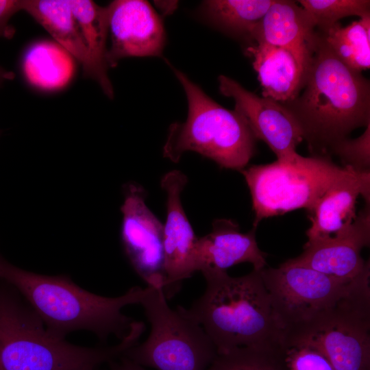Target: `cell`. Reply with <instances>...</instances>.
<instances>
[{
    "label": "cell",
    "instance_id": "8fae6325",
    "mask_svg": "<svg viewBox=\"0 0 370 370\" xmlns=\"http://www.w3.org/2000/svg\"><path fill=\"white\" fill-rule=\"evenodd\" d=\"M219 83L220 92L234 99V111L244 118L256 139L267 143L277 159L297 153V145L304 140L303 132L282 103L259 97L225 75L219 77Z\"/></svg>",
    "mask_w": 370,
    "mask_h": 370
},
{
    "label": "cell",
    "instance_id": "4dcf8cb0",
    "mask_svg": "<svg viewBox=\"0 0 370 370\" xmlns=\"http://www.w3.org/2000/svg\"><path fill=\"white\" fill-rule=\"evenodd\" d=\"M0 370H1V365H0Z\"/></svg>",
    "mask_w": 370,
    "mask_h": 370
},
{
    "label": "cell",
    "instance_id": "3957f363",
    "mask_svg": "<svg viewBox=\"0 0 370 370\" xmlns=\"http://www.w3.org/2000/svg\"><path fill=\"white\" fill-rule=\"evenodd\" d=\"M260 273L282 347L308 338L346 314L370 310V271L346 282L287 260Z\"/></svg>",
    "mask_w": 370,
    "mask_h": 370
},
{
    "label": "cell",
    "instance_id": "5bb4252c",
    "mask_svg": "<svg viewBox=\"0 0 370 370\" xmlns=\"http://www.w3.org/2000/svg\"><path fill=\"white\" fill-rule=\"evenodd\" d=\"M246 52L253 58L262 97L283 103L299 95L305 83L312 51L251 42Z\"/></svg>",
    "mask_w": 370,
    "mask_h": 370
},
{
    "label": "cell",
    "instance_id": "603a6c76",
    "mask_svg": "<svg viewBox=\"0 0 370 370\" xmlns=\"http://www.w3.org/2000/svg\"><path fill=\"white\" fill-rule=\"evenodd\" d=\"M273 0H210L203 8L210 21L230 34L249 37Z\"/></svg>",
    "mask_w": 370,
    "mask_h": 370
},
{
    "label": "cell",
    "instance_id": "e0dca14e",
    "mask_svg": "<svg viewBox=\"0 0 370 370\" xmlns=\"http://www.w3.org/2000/svg\"><path fill=\"white\" fill-rule=\"evenodd\" d=\"M361 195L370 203V171L352 169L336 182L308 212L311 225L306 231L308 241L333 236L356 217V206Z\"/></svg>",
    "mask_w": 370,
    "mask_h": 370
},
{
    "label": "cell",
    "instance_id": "ac0fdd59",
    "mask_svg": "<svg viewBox=\"0 0 370 370\" xmlns=\"http://www.w3.org/2000/svg\"><path fill=\"white\" fill-rule=\"evenodd\" d=\"M315 38V23L301 6L295 1L273 0L248 41L312 51Z\"/></svg>",
    "mask_w": 370,
    "mask_h": 370
},
{
    "label": "cell",
    "instance_id": "277c9868",
    "mask_svg": "<svg viewBox=\"0 0 370 370\" xmlns=\"http://www.w3.org/2000/svg\"><path fill=\"white\" fill-rule=\"evenodd\" d=\"M0 280L12 286L42 319L61 336L88 330L104 341L111 334L120 341L134 321L122 309L140 304L145 288L134 286L124 295L106 297L90 293L64 275H39L18 268L0 256Z\"/></svg>",
    "mask_w": 370,
    "mask_h": 370
},
{
    "label": "cell",
    "instance_id": "4316f807",
    "mask_svg": "<svg viewBox=\"0 0 370 370\" xmlns=\"http://www.w3.org/2000/svg\"><path fill=\"white\" fill-rule=\"evenodd\" d=\"M331 154L337 156L345 166L357 171H370V124L359 137L347 138L336 144Z\"/></svg>",
    "mask_w": 370,
    "mask_h": 370
},
{
    "label": "cell",
    "instance_id": "6da1fadb",
    "mask_svg": "<svg viewBox=\"0 0 370 370\" xmlns=\"http://www.w3.org/2000/svg\"><path fill=\"white\" fill-rule=\"evenodd\" d=\"M282 104L299 124L311 153L330 156L354 130L370 124L369 81L338 59L316 30L304 85Z\"/></svg>",
    "mask_w": 370,
    "mask_h": 370
},
{
    "label": "cell",
    "instance_id": "cb8c5ba5",
    "mask_svg": "<svg viewBox=\"0 0 370 370\" xmlns=\"http://www.w3.org/2000/svg\"><path fill=\"white\" fill-rule=\"evenodd\" d=\"M207 370H288L281 347H238L218 354Z\"/></svg>",
    "mask_w": 370,
    "mask_h": 370
},
{
    "label": "cell",
    "instance_id": "5b68a950",
    "mask_svg": "<svg viewBox=\"0 0 370 370\" xmlns=\"http://www.w3.org/2000/svg\"><path fill=\"white\" fill-rule=\"evenodd\" d=\"M0 283L1 370H89L115 360L138 343L141 330L130 329L119 343L88 347L73 345L49 331L10 284Z\"/></svg>",
    "mask_w": 370,
    "mask_h": 370
},
{
    "label": "cell",
    "instance_id": "d6986e66",
    "mask_svg": "<svg viewBox=\"0 0 370 370\" xmlns=\"http://www.w3.org/2000/svg\"><path fill=\"white\" fill-rule=\"evenodd\" d=\"M23 10L82 64L84 75L96 81L106 94L105 84L92 60L69 0H23Z\"/></svg>",
    "mask_w": 370,
    "mask_h": 370
},
{
    "label": "cell",
    "instance_id": "7a4b0ae2",
    "mask_svg": "<svg viewBox=\"0 0 370 370\" xmlns=\"http://www.w3.org/2000/svg\"><path fill=\"white\" fill-rule=\"evenodd\" d=\"M201 272L205 292L190 308L178 306L177 310L204 328L218 354L238 347H282V333L260 271L241 277Z\"/></svg>",
    "mask_w": 370,
    "mask_h": 370
},
{
    "label": "cell",
    "instance_id": "83f0119b",
    "mask_svg": "<svg viewBox=\"0 0 370 370\" xmlns=\"http://www.w3.org/2000/svg\"><path fill=\"white\" fill-rule=\"evenodd\" d=\"M23 10V0H0V38L10 39L15 29L9 23L11 17Z\"/></svg>",
    "mask_w": 370,
    "mask_h": 370
},
{
    "label": "cell",
    "instance_id": "f546056e",
    "mask_svg": "<svg viewBox=\"0 0 370 370\" xmlns=\"http://www.w3.org/2000/svg\"><path fill=\"white\" fill-rule=\"evenodd\" d=\"M15 74L0 66V86L5 80H12L14 78Z\"/></svg>",
    "mask_w": 370,
    "mask_h": 370
},
{
    "label": "cell",
    "instance_id": "44dd1931",
    "mask_svg": "<svg viewBox=\"0 0 370 370\" xmlns=\"http://www.w3.org/2000/svg\"><path fill=\"white\" fill-rule=\"evenodd\" d=\"M92 60L106 86V95L114 97V90L108 74L107 37L109 32L108 8L90 0H69Z\"/></svg>",
    "mask_w": 370,
    "mask_h": 370
},
{
    "label": "cell",
    "instance_id": "9a60e30c",
    "mask_svg": "<svg viewBox=\"0 0 370 370\" xmlns=\"http://www.w3.org/2000/svg\"><path fill=\"white\" fill-rule=\"evenodd\" d=\"M256 230L254 227L243 233L238 224L231 219H215L212 231L197 238L195 253L197 271H226L243 262L251 263L254 270H262L267 265V254L258 245Z\"/></svg>",
    "mask_w": 370,
    "mask_h": 370
},
{
    "label": "cell",
    "instance_id": "484cf974",
    "mask_svg": "<svg viewBox=\"0 0 370 370\" xmlns=\"http://www.w3.org/2000/svg\"><path fill=\"white\" fill-rule=\"evenodd\" d=\"M288 370H334L323 353L309 341L283 347Z\"/></svg>",
    "mask_w": 370,
    "mask_h": 370
},
{
    "label": "cell",
    "instance_id": "52a82bcc",
    "mask_svg": "<svg viewBox=\"0 0 370 370\" xmlns=\"http://www.w3.org/2000/svg\"><path fill=\"white\" fill-rule=\"evenodd\" d=\"M352 168L340 166L330 156L297 153L241 171L255 213L253 225L264 219L299 208L310 212L325 192Z\"/></svg>",
    "mask_w": 370,
    "mask_h": 370
},
{
    "label": "cell",
    "instance_id": "7402d4cb",
    "mask_svg": "<svg viewBox=\"0 0 370 370\" xmlns=\"http://www.w3.org/2000/svg\"><path fill=\"white\" fill-rule=\"evenodd\" d=\"M317 33L343 64L361 72L370 67V15L343 27L338 22Z\"/></svg>",
    "mask_w": 370,
    "mask_h": 370
},
{
    "label": "cell",
    "instance_id": "8992f818",
    "mask_svg": "<svg viewBox=\"0 0 370 370\" xmlns=\"http://www.w3.org/2000/svg\"><path fill=\"white\" fill-rule=\"evenodd\" d=\"M172 69L188 103L184 123L169 127L163 156L177 162L187 151L214 160L221 168L242 171L255 152L256 138L244 118L209 97L182 71Z\"/></svg>",
    "mask_w": 370,
    "mask_h": 370
},
{
    "label": "cell",
    "instance_id": "30bf717a",
    "mask_svg": "<svg viewBox=\"0 0 370 370\" xmlns=\"http://www.w3.org/2000/svg\"><path fill=\"white\" fill-rule=\"evenodd\" d=\"M370 242V206L357 214L349 225L333 236L307 241L304 251L288 259L342 282H352L368 271L369 262L361 256Z\"/></svg>",
    "mask_w": 370,
    "mask_h": 370
},
{
    "label": "cell",
    "instance_id": "4fadbf2b",
    "mask_svg": "<svg viewBox=\"0 0 370 370\" xmlns=\"http://www.w3.org/2000/svg\"><path fill=\"white\" fill-rule=\"evenodd\" d=\"M111 45L110 67L127 57L160 56L165 44L162 20L150 3L143 0H116L108 5Z\"/></svg>",
    "mask_w": 370,
    "mask_h": 370
},
{
    "label": "cell",
    "instance_id": "1f68e13d",
    "mask_svg": "<svg viewBox=\"0 0 370 370\" xmlns=\"http://www.w3.org/2000/svg\"><path fill=\"white\" fill-rule=\"evenodd\" d=\"M89 370H96V369H89Z\"/></svg>",
    "mask_w": 370,
    "mask_h": 370
},
{
    "label": "cell",
    "instance_id": "ffe728a7",
    "mask_svg": "<svg viewBox=\"0 0 370 370\" xmlns=\"http://www.w3.org/2000/svg\"><path fill=\"white\" fill-rule=\"evenodd\" d=\"M23 75L29 84L45 91L64 88L72 79L73 57L57 42L42 40L32 43L22 59Z\"/></svg>",
    "mask_w": 370,
    "mask_h": 370
},
{
    "label": "cell",
    "instance_id": "d4e9b609",
    "mask_svg": "<svg viewBox=\"0 0 370 370\" xmlns=\"http://www.w3.org/2000/svg\"><path fill=\"white\" fill-rule=\"evenodd\" d=\"M301 7L313 19L316 29H323L349 16L370 15L369 0H299Z\"/></svg>",
    "mask_w": 370,
    "mask_h": 370
},
{
    "label": "cell",
    "instance_id": "7c38bea8",
    "mask_svg": "<svg viewBox=\"0 0 370 370\" xmlns=\"http://www.w3.org/2000/svg\"><path fill=\"white\" fill-rule=\"evenodd\" d=\"M188 179L178 170L166 173L161 186L166 193V218L164 224L163 293L166 299L180 290L184 280L197 271L195 253L197 237L183 209L181 194Z\"/></svg>",
    "mask_w": 370,
    "mask_h": 370
},
{
    "label": "cell",
    "instance_id": "f1b7e54d",
    "mask_svg": "<svg viewBox=\"0 0 370 370\" xmlns=\"http://www.w3.org/2000/svg\"><path fill=\"white\" fill-rule=\"evenodd\" d=\"M114 361L110 362V370H145L143 367L131 361L125 356H123L118 362Z\"/></svg>",
    "mask_w": 370,
    "mask_h": 370
},
{
    "label": "cell",
    "instance_id": "9c48e42d",
    "mask_svg": "<svg viewBox=\"0 0 370 370\" xmlns=\"http://www.w3.org/2000/svg\"><path fill=\"white\" fill-rule=\"evenodd\" d=\"M124 190L121 236L125 253L147 286L163 288L164 225L145 204L141 186L130 183Z\"/></svg>",
    "mask_w": 370,
    "mask_h": 370
},
{
    "label": "cell",
    "instance_id": "ba28073f",
    "mask_svg": "<svg viewBox=\"0 0 370 370\" xmlns=\"http://www.w3.org/2000/svg\"><path fill=\"white\" fill-rule=\"evenodd\" d=\"M151 325L147 339L123 356L156 370H207L218 355L204 328L174 311L160 286H147L140 302Z\"/></svg>",
    "mask_w": 370,
    "mask_h": 370
},
{
    "label": "cell",
    "instance_id": "2e32d148",
    "mask_svg": "<svg viewBox=\"0 0 370 370\" xmlns=\"http://www.w3.org/2000/svg\"><path fill=\"white\" fill-rule=\"evenodd\" d=\"M369 330L370 310L355 311L304 341L317 347L334 370H370Z\"/></svg>",
    "mask_w": 370,
    "mask_h": 370
}]
</instances>
